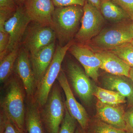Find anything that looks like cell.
Masks as SVG:
<instances>
[{"mask_svg": "<svg viewBox=\"0 0 133 133\" xmlns=\"http://www.w3.org/2000/svg\"><path fill=\"white\" fill-rule=\"evenodd\" d=\"M5 83L1 98V113L10 119L22 131H26V109L23 86L16 78L10 79Z\"/></svg>", "mask_w": 133, "mask_h": 133, "instance_id": "1", "label": "cell"}, {"mask_svg": "<svg viewBox=\"0 0 133 133\" xmlns=\"http://www.w3.org/2000/svg\"><path fill=\"white\" fill-rule=\"evenodd\" d=\"M83 14V7L80 5L55 8L52 15V28L59 45L64 46L73 41L78 31Z\"/></svg>", "mask_w": 133, "mask_h": 133, "instance_id": "2", "label": "cell"}, {"mask_svg": "<svg viewBox=\"0 0 133 133\" xmlns=\"http://www.w3.org/2000/svg\"><path fill=\"white\" fill-rule=\"evenodd\" d=\"M132 21L116 23L103 29L86 45L94 51H110L124 44L130 42L133 38Z\"/></svg>", "mask_w": 133, "mask_h": 133, "instance_id": "3", "label": "cell"}, {"mask_svg": "<svg viewBox=\"0 0 133 133\" xmlns=\"http://www.w3.org/2000/svg\"><path fill=\"white\" fill-rule=\"evenodd\" d=\"M74 43L73 41L64 46L56 48L53 59L44 76L37 87L35 99L40 108L45 104L51 91L62 70V65L66 52Z\"/></svg>", "mask_w": 133, "mask_h": 133, "instance_id": "4", "label": "cell"}, {"mask_svg": "<svg viewBox=\"0 0 133 133\" xmlns=\"http://www.w3.org/2000/svg\"><path fill=\"white\" fill-rule=\"evenodd\" d=\"M40 109L41 119L47 133H59L65 114V104L59 87L54 85L45 104Z\"/></svg>", "mask_w": 133, "mask_h": 133, "instance_id": "5", "label": "cell"}, {"mask_svg": "<svg viewBox=\"0 0 133 133\" xmlns=\"http://www.w3.org/2000/svg\"><path fill=\"white\" fill-rule=\"evenodd\" d=\"M56 38L52 26L31 22L23 37L21 46L32 55L55 42Z\"/></svg>", "mask_w": 133, "mask_h": 133, "instance_id": "6", "label": "cell"}, {"mask_svg": "<svg viewBox=\"0 0 133 133\" xmlns=\"http://www.w3.org/2000/svg\"><path fill=\"white\" fill-rule=\"evenodd\" d=\"M83 7L81 26L74 38L77 43L87 44L102 30L105 19L99 10L87 1Z\"/></svg>", "mask_w": 133, "mask_h": 133, "instance_id": "7", "label": "cell"}, {"mask_svg": "<svg viewBox=\"0 0 133 133\" xmlns=\"http://www.w3.org/2000/svg\"><path fill=\"white\" fill-rule=\"evenodd\" d=\"M31 20L24 12L23 6H19L14 14L5 23L4 28L9 35V42L5 51L0 54L2 59L15 48L21 45L22 38Z\"/></svg>", "mask_w": 133, "mask_h": 133, "instance_id": "8", "label": "cell"}, {"mask_svg": "<svg viewBox=\"0 0 133 133\" xmlns=\"http://www.w3.org/2000/svg\"><path fill=\"white\" fill-rule=\"evenodd\" d=\"M14 71L21 80L28 98L35 99L37 84L29 53L21 46Z\"/></svg>", "mask_w": 133, "mask_h": 133, "instance_id": "9", "label": "cell"}, {"mask_svg": "<svg viewBox=\"0 0 133 133\" xmlns=\"http://www.w3.org/2000/svg\"><path fill=\"white\" fill-rule=\"evenodd\" d=\"M57 80L64 92L66 98L65 104L67 111L78 122L79 126L83 129L86 130L90 122L88 114L84 108L76 100L66 75L62 69L59 72Z\"/></svg>", "mask_w": 133, "mask_h": 133, "instance_id": "10", "label": "cell"}, {"mask_svg": "<svg viewBox=\"0 0 133 133\" xmlns=\"http://www.w3.org/2000/svg\"><path fill=\"white\" fill-rule=\"evenodd\" d=\"M67 72L75 92L84 103L88 104L92 98L94 90L89 77L78 65L73 62L68 63Z\"/></svg>", "mask_w": 133, "mask_h": 133, "instance_id": "11", "label": "cell"}, {"mask_svg": "<svg viewBox=\"0 0 133 133\" xmlns=\"http://www.w3.org/2000/svg\"><path fill=\"white\" fill-rule=\"evenodd\" d=\"M23 6L31 22L52 27L56 7L52 0H26Z\"/></svg>", "mask_w": 133, "mask_h": 133, "instance_id": "12", "label": "cell"}, {"mask_svg": "<svg viewBox=\"0 0 133 133\" xmlns=\"http://www.w3.org/2000/svg\"><path fill=\"white\" fill-rule=\"evenodd\" d=\"M69 51L82 65L87 75L94 81H97L101 62L95 52L87 45L75 43Z\"/></svg>", "mask_w": 133, "mask_h": 133, "instance_id": "13", "label": "cell"}, {"mask_svg": "<svg viewBox=\"0 0 133 133\" xmlns=\"http://www.w3.org/2000/svg\"><path fill=\"white\" fill-rule=\"evenodd\" d=\"M96 109L98 119L114 127L125 131L124 120L125 112L123 106L120 104H108L99 101Z\"/></svg>", "mask_w": 133, "mask_h": 133, "instance_id": "14", "label": "cell"}, {"mask_svg": "<svg viewBox=\"0 0 133 133\" xmlns=\"http://www.w3.org/2000/svg\"><path fill=\"white\" fill-rule=\"evenodd\" d=\"M104 88L119 93L127 99L129 106H133V82L129 77L108 74L102 80Z\"/></svg>", "mask_w": 133, "mask_h": 133, "instance_id": "15", "label": "cell"}, {"mask_svg": "<svg viewBox=\"0 0 133 133\" xmlns=\"http://www.w3.org/2000/svg\"><path fill=\"white\" fill-rule=\"evenodd\" d=\"M95 53L101 62L100 69L112 75L129 77L131 67L114 53L109 51Z\"/></svg>", "mask_w": 133, "mask_h": 133, "instance_id": "16", "label": "cell"}, {"mask_svg": "<svg viewBox=\"0 0 133 133\" xmlns=\"http://www.w3.org/2000/svg\"><path fill=\"white\" fill-rule=\"evenodd\" d=\"M56 49L55 42H54L43 48L36 53L30 55L37 85L43 78L51 63Z\"/></svg>", "mask_w": 133, "mask_h": 133, "instance_id": "17", "label": "cell"}, {"mask_svg": "<svg viewBox=\"0 0 133 133\" xmlns=\"http://www.w3.org/2000/svg\"><path fill=\"white\" fill-rule=\"evenodd\" d=\"M28 99L25 118L27 133H47L41 119L40 107L35 99Z\"/></svg>", "mask_w": 133, "mask_h": 133, "instance_id": "18", "label": "cell"}, {"mask_svg": "<svg viewBox=\"0 0 133 133\" xmlns=\"http://www.w3.org/2000/svg\"><path fill=\"white\" fill-rule=\"evenodd\" d=\"M100 11L105 19L118 23L132 21L127 13L111 0H101Z\"/></svg>", "mask_w": 133, "mask_h": 133, "instance_id": "19", "label": "cell"}, {"mask_svg": "<svg viewBox=\"0 0 133 133\" xmlns=\"http://www.w3.org/2000/svg\"><path fill=\"white\" fill-rule=\"evenodd\" d=\"M21 45L15 48L0 59V81L5 83L14 70L15 63L19 54Z\"/></svg>", "mask_w": 133, "mask_h": 133, "instance_id": "20", "label": "cell"}, {"mask_svg": "<svg viewBox=\"0 0 133 133\" xmlns=\"http://www.w3.org/2000/svg\"><path fill=\"white\" fill-rule=\"evenodd\" d=\"M93 95L100 102L108 104H121L127 102L126 98L119 93L99 87L94 88Z\"/></svg>", "mask_w": 133, "mask_h": 133, "instance_id": "21", "label": "cell"}, {"mask_svg": "<svg viewBox=\"0 0 133 133\" xmlns=\"http://www.w3.org/2000/svg\"><path fill=\"white\" fill-rule=\"evenodd\" d=\"M88 133H127L125 131L118 129L108 125L99 119L89 122L86 130Z\"/></svg>", "mask_w": 133, "mask_h": 133, "instance_id": "22", "label": "cell"}, {"mask_svg": "<svg viewBox=\"0 0 133 133\" xmlns=\"http://www.w3.org/2000/svg\"><path fill=\"white\" fill-rule=\"evenodd\" d=\"M124 60L131 67H133V45L129 42L109 51Z\"/></svg>", "mask_w": 133, "mask_h": 133, "instance_id": "23", "label": "cell"}, {"mask_svg": "<svg viewBox=\"0 0 133 133\" xmlns=\"http://www.w3.org/2000/svg\"><path fill=\"white\" fill-rule=\"evenodd\" d=\"M0 133H27L22 131L7 116L1 112Z\"/></svg>", "mask_w": 133, "mask_h": 133, "instance_id": "24", "label": "cell"}, {"mask_svg": "<svg viewBox=\"0 0 133 133\" xmlns=\"http://www.w3.org/2000/svg\"><path fill=\"white\" fill-rule=\"evenodd\" d=\"M76 128L77 121L70 115L66 108L59 133H75Z\"/></svg>", "mask_w": 133, "mask_h": 133, "instance_id": "25", "label": "cell"}, {"mask_svg": "<svg viewBox=\"0 0 133 133\" xmlns=\"http://www.w3.org/2000/svg\"><path fill=\"white\" fill-rule=\"evenodd\" d=\"M121 7L133 20V0H111Z\"/></svg>", "mask_w": 133, "mask_h": 133, "instance_id": "26", "label": "cell"}, {"mask_svg": "<svg viewBox=\"0 0 133 133\" xmlns=\"http://www.w3.org/2000/svg\"><path fill=\"white\" fill-rule=\"evenodd\" d=\"M55 7H62L72 5H80L83 6L86 0H52Z\"/></svg>", "mask_w": 133, "mask_h": 133, "instance_id": "27", "label": "cell"}, {"mask_svg": "<svg viewBox=\"0 0 133 133\" xmlns=\"http://www.w3.org/2000/svg\"><path fill=\"white\" fill-rule=\"evenodd\" d=\"M18 8L14 0H0V11L14 14Z\"/></svg>", "mask_w": 133, "mask_h": 133, "instance_id": "28", "label": "cell"}, {"mask_svg": "<svg viewBox=\"0 0 133 133\" xmlns=\"http://www.w3.org/2000/svg\"><path fill=\"white\" fill-rule=\"evenodd\" d=\"M124 120L126 132L127 133H133V106L125 112Z\"/></svg>", "mask_w": 133, "mask_h": 133, "instance_id": "29", "label": "cell"}, {"mask_svg": "<svg viewBox=\"0 0 133 133\" xmlns=\"http://www.w3.org/2000/svg\"><path fill=\"white\" fill-rule=\"evenodd\" d=\"M9 35L6 31H0V54L6 49L9 42Z\"/></svg>", "mask_w": 133, "mask_h": 133, "instance_id": "30", "label": "cell"}, {"mask_svg": "<svg viewBox=\"0 0 133 133\" xmlns=\"http://www.w3.org/2000/svg\"><path fill=\"white\" fill-rule=\"evenodd\" d=\"M86 1L99 10L101 0H86Z\"/></svg>", "mask_w": 133, "mask_h": 133, "instance_id": "31", "label": "cell"}, {"mask_svg": "<svg viewBox=\"0 0 133 133\" xmlns=\"http://www.w3.org/2000/svg\"><path fill=\"white\" fill-rule=\"evenodd\" d=\"M75 133H88L86 130H84L81 127H77L76 128Z\"/></svg>", "mask_w": 133, "mask_h": 133, "instance_id": "32", "label": "cell"}, {"mask_svg": "<svg viewBox=\"0 0 133 133\" xmlns=\"http://www.w3.org/2000/svg\"><path fill=\"white\" fill-rule=\"evenodd\" d=\"M14 1L16 5L19 6H23L24 2L26 0H14Z\"/></svg>", "mask_w": 133, "mask_h": 133, "instance_id": "33", "label": "cell"}, {"mask_svg": "<svg viewBox=\"0 0 133 133\" xmlns=\"http://www.w3.org/2000/svg\"><path fill=\"white\" fill-rule=\"evenodd\" d=\"M129 77L131 79V80L133 82V67H132L131 68L130 72H129Z\"/></svg>", "mask_w": 133, "mask_h": 133, "instance_id": "34", "label": "cell"}, {"mask_svg": "<svg viewBox=\"0 0 133 133\" xmlns=\"http://www.w3.org/2000/svg\"><path fill=\"white\" fill-rule=\"evenodd\" d=\"M131 28L133 31V20L132 21V23H131Z\"/></svg>", "mask_w": 133, "mask_h": 133, "instance_id": "35", "label": "cell"}, {"mask_svg": "<svg viewBox=\"0 0 133 133\" xmlns=\"http://www.w3.org/2000/svg\"><path fill=\"white\" fill-rule=\"evenodd\" d=\"M130 43H131V44H132V45H133V38L132 39V40H131V42H130Z\"/></svg>", "mask_w": 133, "mask_h": 133, "instance_id": "36", "label": "cell"}]
</instances>
